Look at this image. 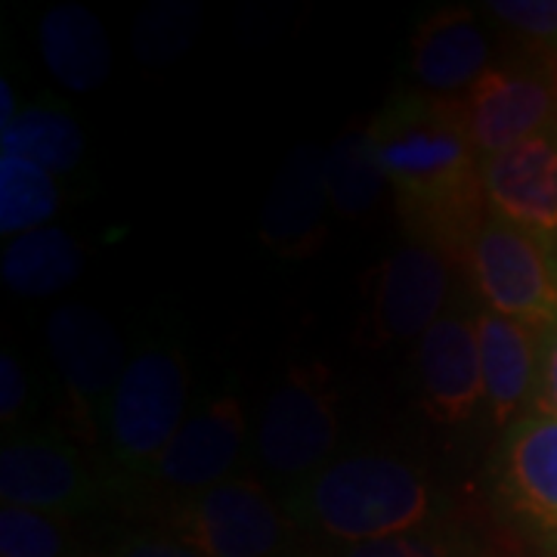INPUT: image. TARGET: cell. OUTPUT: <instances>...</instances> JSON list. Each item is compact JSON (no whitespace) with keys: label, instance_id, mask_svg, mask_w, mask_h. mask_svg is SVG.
Segmentation results:
<instances>
[{"label":"cell","instance_id":"obj_6","mask_svg":"<svg viewBox=\"0 0 557 557\" xmlns=\"http://www.w3.org/2000/svg\"><path fill=\"white\" fill-rule=\"evenodd\" d=\"M456 115L480 159L557 131V72L542 65H493L461 97Z\"/></svg>","mask_w":557,"mask_h":557},{"label":"cell","instance_id":"obj_15","mask_svg":"<svg viewBox=\"0 0 557 557\" xmlns=\"http://www.w3.org/2000/svg\"><path fill=\"white\" fill-rule=\"evenodd\" d=\"M474 319H478L486 409L498 428H505L508 421H515L520 409L533 406L542 332L518 319L493 313L486 307H480Z\"/></svg>","mask_w":557,"mask_h":557},{"label":"cell","instance_id":"obj_17","mask_svg":"<svg viewBox=\"0 0 557 557\" xmlns=\"http://www.w3.org/2000/svg\"><path fill=\"white\" fill-rule=\"evenodd\" d=\"M502 490L515 508L557 530V418H518L502 446Z\"/></svg>","mask_w":557,"mask_h":557},{"label":"cell","instance_id":"obj_13","mask_svg":"<svg viewBox=\"0 0 557 557\" xmlns=\"http://www.w3.org/2000/svg\"><path fill=\"white\" fill-rule=\"evenodd\" d=\"M490 69V38L471 10H440L418 25L409 72L421 97L458 102Z\"/></svg>","mask_w":557,"mask_h":557},{"label":"cell","instance_id":"obj_28","mask_svg":"<svg viewBox=\"0 0 557 557\" xmlns=\"http://www.w3.org/2000/svg\"><path fill=\"white\" fill-rule=\"evenodd\" d=\"M25 397H28V381H25L20 359L13 354H3L0 357V418L7 424L13 418H20Z\"/></svg>","mask_w":557,"mask_h":557},{"label":"cell","instance_id":"obj_8","mask_svg":"<svg viewBox=\"0 0 557 557\" xmlns=\"http://www.w3.org/2000/svg\"><path fill=\"white\" fill-rule=\"evenodd\" d=\"M449 255L434 242H406L379 267L372 285V335L379 344L421 338L449 300Z\"/></svg>","mask_w":557,"mask_h":557},{"label":"cell","instance_id":"obj_22","mask_svg":"<svg viewBox=\"0 0 557 557\" xmlns=\"http://www.w3.org/2000/svg\"><path fill=\"white\" fill-rule=\"evenodd\" d=\"M60 208V189L50 171L20 156H0V233L25 236L40 230Z\"/></svg>","mask_w":557,"mask_h":557},{"label":"cell","instance_id":"obj_25","mask_svg":"<svg viewBox=\"0 0 557 557\" xmlns=\"http://www.w3.org/2000/svg\"><path fill=\"white\" fill-rule=\"evenodd\" d=\"M490 16L557 62V0H490Z\"/></svg>","mask_w":557,"mask_h":557},{"label":"cell","instance_id":"obj_10","mask_svg":"<svg viewBox=\"0 0 557 557\" xmlns=\"http://www.w3.org/2000/svg\"><path fill=\"white\" fill-rule=\"evenodd\" d=\"M245 437L248 424L239 399H211L201 409L189 412L177 437L171 440V446L161 453L149 474L171 490L205 493L233 478L245 453Z\"/></svg>","mask_w":557,"mask_h":557},{"label":"cell","instance_id":"obj_7","mask_svg":"<svg viewBox=\"0 0 557 557\" xmlns=\"http://www.w3.org/2000/svg\"><path fill=\"white\" fill-rule=\"evenodd\" d=\"M177 523L180 539L205 557H270L285 539L278 505L248 478H230L196 493Z\"/></svg>","mask_w":557,"mask_h":557},{"label":"cell","instance_id":"obj_29","mask_svg":"<svg viewBox=\"0 0 557 557\" xmlns=\"http://www.w3.org/2000/svg\"><path fill=\"white\" fill-rule=\"evenodd\" d=\"M112 557H205L183 539H149L137 536L124 542Z\"/></svg>","mask_w":557,"mask_h":557},{"label":"cell","instance_id":"obj_3","mask_svg":"<svg viewBox=\"0 0 557 557\" xmlns=\"http://www.w3.org/2000/svg\"><path fill=\"white\" fill-rule=\"evenodd\" d=\"M468 278L486 310L539 332L557 322L555 242L486 211L461 251Z\"/></svg>","mask_w":557,"mask_h":557},{"label":"cell","instance_id":"obj_11","mask_svg":"<svg viewBox=\"0 0 557 557\" xmlns=\"http://www.w3.org/2000/svg\"><path fill=\"white\" fill-rule=\"evenodd\" d=\"M480 183L493 214L557 242V131L480 159Z\"/></svg>","mask_w":557,"mask_h":557},{"label":"cell","instance_id":"obj_9","mask_svg":"<svg viewBox=\"0 0 557 557\" xmlns=\"http://www.w3.org/2000/svg\"><path fill=\"white\" fill-rule=\"evenodd\" d=\"M418 391L424 412L443 424H461L486 406L474 313L446 310L418 338Z\"/></svg>","mask_w":557,"mask_h":557},{"label":"cell","instance_id":"obj_20","mask_svg":"<svg viewBox=\"0 0 557 557\" xmlns=\"http://www.w3.org/2000/svg\"><path fill=\"white\" fill-rule=\"evenodd\" d=\"M325 177H329V199L332 211L341 218H359L369 214L384 196L387 177L381 171L379 152L372 131H347L341 134L325 159Z\"/></svg>","mask_w":557,"mask_h":557},{"label":"cell","instance_id":"obj_18","mask_svg":"<svg viewBox=\"0 0 557 557\" xmlns=\"http://www.w3.org/2000/svg\"><path fill=\"white\" fill-rule=\"evenodd\" d=\"M38 50L47 72L72 94L97 90L112 72L102 22L81 3H57L38 25Z\"/></svg>","mask_w":557,"mask_h":557},{"label":"cell","instance_id":"obj_19","mask_svg":"<svg viewBox=\"0 0 557 557\" xmlns=\"http://www.w3.org/2000/svg\"><path fill=\"white\" fill-rule=\"evenodd\" d=\"M0 273L22 298H50L84 273V248L69 233L40 226L3 248Z\"/></svg>","mask_w":557,"mask_h":557},{"label":"cell","instance_id":"obj_23","mask_svg":"<svg viewBox=\"0 0 557 557\" xmlns=\"http://www.w3.org/2000/svg\"><path fill=\"white\" fill-rule=\"evenodd\" d=\"M199 20V3L161 0L139 13V22L134 25V53L146 65H164L177 60L196 38Z\"/></svg>","mask_w":557,"mask_h":557},{"label":"cell","instance_id":"obj_16","mask_svg":"<svg viewBox=\"0 0 557 557\" xmlns=\"http://www.w3.org/2000/svg\"><path fill=\"white\" fill-rule=\"evenodd\" d=\"M329 152L304 143L298 152L285 161L276 186L267 199L260 218V239L273 245L282 255H304L325 230V214L332 208L329 177H325Z\"/></svg>","mask_w":557,"mask_h":557},{"label":"cell","instance_id":"obj_21","mask_svg":"<svg viewBox=\"0 0 557 557\" xmlns=\"http://www.w3.org/2000/svg\"><path fill=\"white\" fill-rule=\"evenodd\" d=\"M3 156H20L50 174H65L84 156V134L62 109L28 106L3 124Z\"/></svg>","mask_w":557,"mask_h":557},{"label":"cell","instance_id":"obj_26","mask_svg":"<svg viewBox=\"0 0 557 557\" xmlns=\"http://www.w3.org/2000/svg\"><path fill=\"white\" fill-rule=\"evenodd\" d=\"M344 557H453L449 548L434 536H416V533H403V536L375 539V542H359L350 545Z\"/></svg>","mask_w":557,"mask_h":557},{"label":"cell","instance_id":"obj_14","mask_svg":"<svg viewBox=\"0 0 557 557\" xmlns=\"http://www.w3.org/2000/svg\"><path fill=\"white\" fill-rule=\"evenodd\" d=\"M94 478L75 449L53 440H10L0 449V498L10 508L62 515L94 496Z\"/></svg>","mask_w":557,"mask_h":557},{"label":"cell","instance_id":"obj_1","mask_svg":"<svg viewBox=\"0 0 557 557\" xmlns=\"http://www.w3.org/2000/svg\"><path fill=\"white\" fill-rule=\"evenodd\" d=\"M369 131L399 211L428 233L424 242H434L446 255H461L490 208L480 156L461 131L456 106L409 97L384 109Z\"/></svg>","mask_w":557,"mask_h":557},{"label":"cell","instance_id":"obj_12","mask_svg":"<svg viewBox=\"0 0 557 557\" xmlns=\"http://www.w3.org/2000/svg\"><path fill=\"white\" fill-rule=\"evenodd\" d=\"M47 347L62 384L84 406L109 403L131 362L115 322L87 304H62L47 317Z\"/></svg>","mask_w":557,"mask_h":557},{"label":"cell","instance_id":"obj_24","mask_svg":"<svg viewBox=\"0 0 557 557\" xmlns=\"http://www.w3.org/2000/svg\"><path fill=\"white\" fill-rule=\"evenodd\" d=\"M65 530L53 515L10 508L0 511V557H62Z\"/></svg>","mask_w":557,"mask_h":557},{"label":"cell","instance_id":"obj_4","mask_svg":"<svg viewBox=\"0 0 557 557\" xmlns=\"http://www.w3.org/2000/svg\"><path fill=\"white\" fill-rule=\"evenodd\" d=\"M189 369L174 347H149L127 362L106 403L109 449L121 468L149 474L189 418Z\"/></svg>","mask_w":557,"mask_h":557},{"label":"cell","instance_id":"obj_31","mask_svg":"<svg viewBox=\"0 0 557 557\" xmlns=\"http://www.w3.org/2000/svg\"><path fill=\"white\" fill-rule=\"evenodd\" d=\"M552 65H555V72H557V62H552Z\"/></svg>","mask_w":557,"mask_h":557},{"label":"cell","instance_id":"obj_27","mask_svg":"<svg viewBox=\"0 0 557 557\" xmlns=\"http://www.w3.org/2000/svg\"><path fill=\"white\" fill-rule=\"evenodd\" d=\"M536 416L557 418V322L542 332V350H539V379L533 406Z\"/></svg>","mask_w":557,"mask_h":557},{"label":"cell","instance_id":"obj_5","mask_svg":"<svg viewBox=\"0 0 557 557\" xmlns=\"http://www.w3.org/2000/svg\"><path fill=\"white\" fill-rule=\"evenodd\" d=\"M335 443L338 403L329 375L317 366L285 372L260 412V465L276 478L304 483L332 461Z\"/></svg>","mask_w":557,"mask_h":557},{"label":"cell","instance_id":"obj_2","mask_svg":"<svg viewBox=\"0 0 557 557\" xmlns=\"http://www.w3.org/2000/svg\"><path fill=\"white\" fill-rule=\"evenodd\" d=\"M292 508L325 536L359 545L418 530L431 518V486L403 458L354 453L304 480Z\"/></svg>","mask_w":557,"mask_h":557},{"label":"cell","instance_id":"obj_30","mask_svg":"<svg viewBox=\"0 0 557 557\" xmlns=\"http://www.w3.org/2000/svg\"><path fill=\"white\" fill-rule=\"evenodd\" d=\"M555 258H557V242H555Z\"/></svg>","mask_w":557,"mask_h":557}]
</instances>
